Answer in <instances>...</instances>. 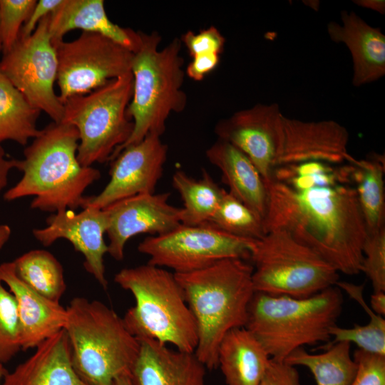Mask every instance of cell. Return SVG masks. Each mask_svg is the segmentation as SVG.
<instances>
[{
  "label": "cell",
  "instance_id": "6da1fadb",
  "mask_svg": "<svg viewBox=\"0 0 385 385\" xmlns=\"http://www.w3.org/2000/svg\"><path fill=\"white\" fill-rule=\"evenodd\" d=\"M264 181L267 192L266 233L284 230L339 273L361 272L362 248L368 232L352 185L297 188L272 177Z\"/></svg>",
  "mask_w": 385,
  "mask_h": 385
},
{
  "label": "cell",
  "instance_id": "7a4b0ae2",
  "mask_svg": "<svg viewBox=\"0 0 385 385\" xmlns=\"http://www.w3.org/2000/svg\"><path fill=\"white\" fill-rule=\"evenodd\" d=\"M78 141L76 128L65 122H52L41 129L24 149V158L18 160L16 169L23 176L4 193V200L33 196L32 209L51 212L81 207L83 192L101 172L79 163Z\"/></svg>",
  "mask_w": 385,
  "mask_h": 385
},
{
  "label": "cell",
  "instance_id": "3957f363",
  "mask_svg": "<svg viewBox=\"0 0 385 385\" xmlns=\"http://www.w3.org/2000/svg\"><path fill=\"white\" fill-rule=\"evenodd\" d=\"M253 270L245 260L227 258L200 270L174 273L195 320L194 353L207 369L218 367L217 351L224 337L246 325L255 292Z\"/></svg>",
  "mask_w": 385,
  "mask_h": 385
},
{
  "label": "cell",
  "instance_id": "277c9868",
  "mask_svg": "<svg viewBox=\"0 0 385 385\" xmlns=\"http://www.w3.org/2000/svg\"><path fill=\"white\" fill-rule=\"evenodd\" d=\"M161 36L157 31H141V42L133 53L131 73L133 95L128 113L133 122L129 139L112 154L113 160L125 147L141 141L150 134L161 137L173 113L183 112L187 94L183 89L185 72L180 55L182 42L174 38L159 48Z\"/></svg>",
  "mask_w": 385,
  "mask_h": 385
},
{
  "label": "cell",
  "instance_id": "5b68a950",
  "mask_svg": "<svg viewBox=\"0 0 385 385\" xmlns=\"http://www.w3.org/2000/svg\"><path fill=\"white\" fill-rule=\"evenodd\" d=\"M342 305L337 285L304 298L255 292L245 327L270 358L284 360L306 345L329 343Z\"/></svg>",
  "mask_w": 385,
  "mask_h": 385
},
{
  "label": "cell",
  "instance_id": "8992f818",
  "mask_svg": "<svg viewBox=\"0 0 385 385\" xmlns=\"http://www.w3.org/2000/svg\"><path fill=\"white\" fill-rule=\"evenodd\" d=\"M64 330L73 366L87 385H114L130 374L140 351V342L123 317L98 300L76 297L66 307Z\"/></svg>",
  "mask_w": 385,
  "mask_h": 385
},
{
  "label": "cell",
  "instance_id": "52a82bcc",
  "mask_svg": "<svg viewBox=\"0 0 385 385\" xmlns=\"http://www.w3.org/2000/svg\"><path fill=\"white\" fill-rule=\"evenodd\" d=\"M114 281L135 299V305L123 317L134 337L195 352V320L174 272L147 263L122 269Z\"/></svg>",
  "mask_w": 385,
  "mask_h": 385
},
{
  "label": "cell",
  "instance_id": "ba28073f",
  "mask_svg": "<svg viewBox=\"0 0 385 385\" xmlns=\"http://www.w3.org/2000/svg\"><path fill=\"white\" fill-rule=\"evenodd\" d=\"M131 71L83 95L63 102L62 122L73 125L78 133L77 158L85 167L110 161L133 130L128 113L133 95Z\"/></svg>",
  "mask_w": 385,
  "mask_h": 385
},
{
  "label": "cell",
  "instance_id": "9c48e42d",
  "mask_svg": "<svg viewBox=\"0 0 385 385\" xmlns=\"http://www.w3.org/2000/svg\"><path fill=\"white\" fill-rule=\"evenodd\" d=\"M250 260L255 292L304 298L339 282V272L331 265L281 229L257 240Z\"/></svg>",
  "mask_w": 385,
  "mask_h": 385
},
{
  "label": "cell",
  "instance_id": "30bf717a",
  "mask_svg": "<svg viewBox=\"0 0 385 385\" xmlns=\"http://www.w3.org/2000/svg\"><path fill=\"white\" fill-rule=\"evenodd\" d=\"M256 241L232 235L209 223L180 224L165 234L146 237L138 250L148 256V264L188 273L224 259L250 260Z\"/></svg>",
  "mask_w": 385,
  "mask_h": 385
},
{
  "label": "cell",
  "instance_id": "8fae6325",
  "mask_svg": "<svg viewBox=\"0 0 385 385\" xmlns=\"http://www.w3.org/2000/svg\"><path fill=\"white\" fill-rule=\"evenodd\" d=\"M53 45L58 58V96L63 103L131 71L134 53L102 34L82 31L73 41Z\"/></svg>",
  "mask_w": 385,
  "mask_h": 385
},
{
  "label": "cell",
  "instance_id": "7c38bea8",
  "mask_svg": "<svg viewBox=\"0 0 385 385\" xmlns=\"http://www.w3.org/2000/svg\"><path fill=\"white\" fill-rule=\"evenodd\" d=\"M48 16L41 19L31 36L20 38L2 53L0 72L33 107L59 123L63 118L64 106L54 91L58 58L48 32Z\"/></svg>",
  "mask_w": 385,
  "mask_h": 385
},
{
  "label": "cell",
  "instance_id": "4fadbf2b",
  "mask_svg": "<svg viewBox=\"0 0 385 385\" xmlns=\"http://www.w3.org/2000/svg\"><path fill=\"white\" fill-rule=\"evenodd\" d=\"M284 118L278 104L257 103L219 120L215 133L244 153L267 180L282 154Z\"/></svg>",
  "mask_w": 385,
  "mask_h": 385
},
{
  "label": "cell",
  "instance_id": "5bb4252c",
  "mask_svg": "<svg viewBox=\"0 0 385 385\" xmlns=\"http://www.w3.org/2000/svg\"><path fill=\"white\" fill-rule=\"evenodd\" d=\"M167 155V145L155 134L124 148L111 161V178L104 189L97 195L84 196L81 207L103 209L126 197L155 193Z\"/></svg>",
  "mask_w": 385,
  "mask_h": 385
},
{
  "label": "cell",
  "instance_id": "9a60e30c",
  "mask_svg": "<svg viewBox=\"0 0 385 385\" xmlns=\"http://www.w3.org/2000/svg\"><path fill=\"white\" fill-rule=\"evenodd\" d=\"M170 195L169 192L139 194L103 208L108 220L106 234L111 257L121 261L126 242L135 235H159L181 224L182 207L170 205Z\"/></svg>",
  "mask_w": 385,
  "mask_h": 385
},
{
  "label": "cell",
  "instance_id": "2e32d148",
  "mask_svg": "<svg viewBox=\"0 0 385 385\" xmlns=\"http://www.w3.org/2000/svg\"><path fill=\"white\" fill-rule=\"evenodd\" d=\"M108 227V216L104 209L93 207L83 208L76 213L71 210H63L46 218V226L34 229V237L43 246L51 245L58 239L69 241L74 249L85 258L83 266L98 284L107 289L104 255L108 253V245L104 235Z\"/></svg>",
  "mask_w": 385,
  "mask_h": 385
},
{
  "label": "cell",
  "instance_id": "e0dca14e",
  "mask_svg": "<svg viewBox=\"0 0 385 385\" xmlns=\"http://www.w3.org/2000/svg\"><path fill=\"white\" fill-rule=\"evenodd\" d=\"M349 141L346 128L334 120L304 121L284 116L277 168L307 161L350 163L354 158L348 151Z\"/></svg>",
  "mask_w": 385,
  "mask_h": 385
},
{
  "label": "cell",
  "instance_id": "ac0fdd59",
  "mask_svg": "<svg viewBox=\"0 0 385 385\" xmlns=\"http://www.w3.org/2000/svg\"><path fill=\"white\" fill-rule=\"evenodd\" d=\"M0 282L7 285L16 302L22 350L35 349L64 329L66 307L46 298L24 282L16 275L13 262L0 264Z\"/></svg>",
  "mask_w": 385,
  "mask_h": 385
},
{
  "label": "cell",
  "instance_id": "d6986e66",
  "mask_svg": "<svg viewBox=\"0 0 385 385\" xmlns=\"http://www.w3.org/2000/svg\"><path fill=\"white\" fill-rule=\"evenodd\" d=\"M138 340L140 351L130 373L133 385H206V367L194 352Z\"/></svg>",
  "mask_w": 385,
  "mask_h": 385
},
{
  "label": "cell",
  "instance_id": "ffe728a7",
  "mask_svg": "<svg viewBox=\"0 0 385 385\" xmlns=\"http://www.w3.org/2000/svg\"><path fill=\"white\" fill-rule=\"evenodd\" d=\"M342 23L330 21L327 33L332 41L348 48L352 59V84L359 87L385 74V36L354 11H341Z\"/></svg>",
  "mask_w": 385,
  "mask_h": 385
},
{
  "label": "cell",
  "instance_id": "44dd1931",
  "mask_svg": "<svg viewBox=\"0 0 385 385\" xmlns=\"http://www.w3.org/2000/svg\"><path fill=\"white\" fill-rule=\"evenodd\" d=\"M1 385H87L76 372L68 336L61 329L35 348V351L12 371Z\"/></svg>",
  "mask_w": 385,
  "mask_h": 385
},
{
  "label": "cell",
  "instance_id": "7402d4cb",
  "mask_svg": "<svg viewBox=\"0 0 385 385\" xmlns=\"http://www.w3.org/2000/svg\"><path fill=\"white\" fill-rule=\"evenodd\" d=\"M76 29L102 34L133 53L141 42V31L122 27L110 20L103 0H62L49 14L48 32L53 44Z\"/></svg>",
  "mask_w": 385,
  "mask_h": 385
},
{
  "label": "cell",
  "instance_id": "603a6c76",
  "mask_svg": "<svg viewBox=\"0 0 385 385\" xmlns=\"http://www.w3.org/2000/svg\"><path fill=\"white\" fill-rule=\"evenodd\" d=\"M205 155L222 173L228 192L264 220L267 188L263 178L248 157L233 145L219 139L207 149Z\"/></svg>",
  "mask_w": 385,
  "mask_h": 385
},
{
  "label": "cell",
  "instance_id": "cb8c5ba5",
  "mask_svg": "<svg viewBox=\"0 0 385 385\" xmlns=\"http://www.w3.org/2000/svg\"><path fill=\"white\" fill-rule=\"evenodd\" d=\"M270 357L245 327L230 331L217 351L218 366L226 385H260Z\"/></svg>",
  "mask_w": 385,
  "mask_h": 385
},
{
  "label": "cell",
  "instance_id": "d4e9b609",
  "mask_svg": "<svg viewBox=\"0 0 385 385\" xmlns=\"http://www.w3.org/2000/svg\"><path fill=\"white\" fill-rule=\"evenodd\" d=\"M351 183L356 195L368 234L384 227V158L378 155L366 160L354 158Z\"/></svg>",
  "mask_w": 385,
  "mask_h": 385
},
{
  "label": "cell",
  "instance_id": "484cf974",
  "mask_svg": "<svg viewBox=\"0 0 385 385\" xmlns=\"http://www.w3.org/2000/svg\"><path fill=\"white\" fill-rule=\"evenodd\" d=\"M292 366H304L312 374L317 385H350L356 371L351 355V344L337 342L319 354H310L304 347L291 353L284 360Z\"/></svg>",
  "mask_w": 385,
  "mask_h": 385
},
{
  "label": "cell",
  "instance_id": "4316f807",
  "mask_svg": "<svg viewBox=\"0 0 385 385\" xmlns=\"http://www.w3.org/2000/svg\"><path fill=\"white\" fill-rule=\"evenodd\" d=\"M40 113L0 72V145L12 140L25 146L37 137L41 132L36 127Z\"/></svg>",
  "mask_w": 385,
  "mask_h": 385
},
{
  "label": "cell",
  "instance_id": "83f0119b",
  "mask_svg": "<svg viewBox=\"0 0 385 385\" xmlns=\"http://www.w3.org/2000/svg\"><path fill=\"white\" fill-rule=\"evenodd\" d=\"M172 183L183 202L181 224L185 225L207 223L225 191L205 169L200 179L191 178L183 170H177L173 175Z\"/></svg>",
  "mask_w": 385,
  "mask_h": 385
},
{
  "label": "cell",
  "instance_id": "f1b7e54d",
  "mask_svg": "<svg viewBox=\"0 0 385 385\" xmlns=\"http://www.w3.org/2000/svg\"><path fill=\"white\" fill-rule=\"evenodd\" d=\"M16 275L46 298L60 302L66 289L62 265L49 252L30 250L13 261Z\"/></svg>",
  "mask_w": 385,
  "mask_h": 385
},
{
  "label": "cell",
  "instance_id": "f546056e",
  "mask_svg": "<svg viewBox=\"0 0 385 385\" xmlns=\"http://www.w3.org/2000/svg\"><path fill=\"white\" fill-rule=\"evenodd\" d=\"M207 223L247 240H259L266 235L263 218L226 190Z\"/></svg>",
  "mask_w": 385,
  "mask_h": 385
},
{
  "label": "cell",
  "instance_id": "4dcf8cb0",
  "mask_svg": "<svg viewBox=\"0 0 385 385\" xmlns=\"http://www.w3.org/2000/svg\"><path fill=\"white\" fill-rule=\"evenodd\" d=\"M329 333L332 340L326 346L342 342L354 343L359 349L385 356V319L381 316L376 315L369 318L366 324H354L351 328L335 325Z\"/></svg>",
  "mask_w": 385,
  "mask_h": 385
},
{
  "label": "cell",
  "instance_id": "1f68e13d",
  "mask_svg": "<svg viewBox=\"0 0 385 385\" xmlns=\"http://www.w3.org/2000/svg\"><path fill=\"white\" fill-rule=\"evenodd\" d=\"M21 349L16 302L11 292L0 282V363L9 361Z\"/></svg>",
  "mask_w": 385,
  "mask_h": 385
},
{
  "label": "cell",
  "instance_id": "d6a6232c",
  "mask_svg": "<svg viewBox=\"0 0 385 385\" xmlns=\"http://www.w3.org/2000/svg\"><path fill=\"white\" fill-rule=\"evenodd\" d=\"M36 2V0H0L2 53L9 51L19 40L21 29Z\"/></svg>",
  "mask_w": 385,
  "mask_h": 385
},
{
  "label": "cell",
  "instance_id": "836d02e7",
  "mask_svg": "<svg viewBox=\"0 0 385 385\" xmlns=\"http://www.w3.org/2000/svg\"><path fill=\"white\" fill-rule=\"evenodd\" d=\"M362 252L361 272L370 279L374 292H385V227L368 234Z\"/></svg>",
  "mask_w": 385,
  "mask_h": 385
},
{
  "label": "cell",
  "instance_id": "e575fe53",
  "mask_svg": "<svg viewBox=\"0 0 385 385\" xmlns=\"http://www.w3.org/2000/svg\"><path fill=\"white\" fill-rule=\"evenodd\" d=\"M353 358L357 368L350 385H385V356L358 349Z\"/></svg>",
  "mask_w": 385,
  "mask_h": 385
},
{
  "label": "cell",
  "instance_id": "d590c367",
  "mask_svg": "<svg viewBox=\"0 0 385 385\" xmlns=\"http://www.w3.org/2000/svg\"><path fill=\"white\" fill-rule=\"evenodd\" d=\"M180 41L192 58L197 55L216 53L220 55L224 49L225 38L220 31L212 26L195 34L188 31L182 35Z\"/></svg>",
  "mask_w": 385,
  "mask_h": 385
},
{
  "label": "cell",
  "instance_id": "8d00e7d4",
  "mask_svg": "<svg viewBox=\"0 0 385 385\" xmlns=\"http://www.w3.org/2000/svg\"><path fill=\"white\" fill-rule=\"evenodd\" d=\"M260 385H300L299 374L294 366L270 358Z\"/></svg>",
  "mask_w": 385,
  "mask_h": 385
},
{
  "label": "cell",
  "instance_id": "74e56055",
  "mask_svg": "<svg viewBox=\"0 0 385 385\" xmlns=\"http://www.w3.org/2000/svg\"><path fill=\"white\" fill-rule=\"evenodd\" d=\"M219 61L220 55L216 53L195 56L192 58V61L188 63L185 73L190 79L195 81H200L217 67Z\"/></svg>",
  "mask_w": 385,
  "mask_h": 385
},
{
  "label": "cell",
  "instance_id": "f35d334b",
  "mask_svg": "<svg viewBox=\"0 0 385 385\" xmlns=\"http://www.w3.org/2000/svg\"><path fill=\"white\" fill-rule=\"evenodd\" d=\"M61 2L62 0L38 1L31 15L21 29L20 38H26L31 36L41 19L51 14Z\"/></svg>",
  "mask_w": 385,
  "mask_h": 385
},
{
  "label": "cell",
  "instance_id": "ab89813d",
  "mask_svg": "<svg viewBox=\"0 0 385 385\" xmlns=\"http://www.w3.org/2000/svg\"><path fill=\"white\" fill-rule=\"evenodd\" d=\"M18 160L8 158L4 149L0 145V192L7 185L9 172L17 168Z\"/></svg>",
  "mask_w": 385,
  "mask_h": 385
},
{
  "label": "cell",
  "instance_id": "60d3db41",
  "mask_svg": "<svg viewBox=\"0 0 385 385\" xmlns=\"http://www.w3.org/2000/svg\"><path fill=\"white\" fill-rule=\"evenodd\" d=\"M370 308L376 314L385 315V292H373L370 299Z\"/></svg>",
  "mask_w": 385,
  "mask_h": 385
},
{
  "label": "cell",
  "instance_id": "b9f144b4",
  "mask_svg": "<svg viewBox=\"0 0 385 385\" xmlns=\"http://www.w3.org/2000/svg\"><path fill=\"white\" fill-rule=\"evenodd\" d=\"M353 2L359 6L384 14L385 1L384 0H355Z\"/></svg>",
  "mask_w": 385,
  "mask_h": 385
},
{
  "label": "cell",
  "instance_id": "7bdbcfd3",
  "mask_svg": "<svg viewBox=\"0 0 385 385\" xmlns=\"http://www.w3.org/2000/svg\"><path fill=\"white\" fill-rule=\"evenodd\" d=\"M11 230L7 225H0V250L9 240Z\"/></svg>",
  "mask_w": 385,
  "mask_h": 385
},
{
  "label": "cell",
  "instance_id": "ee69618b",
  "mask_svg": "<svg viewBox=\"0 0 385 385\" xmlns=\"http://www.w3.org/2000/svg\"><path fill=\"white\" fill-rule=\"evenodd\" d=\"M114 385H133L130 374H125L117 377Z\"/></svg>",
  "mask_w": 385,
  "mask_h": 385
},
{
  "label": "cell",
  "instance_id": "f6af8a7d",
  "mask_svg": "<svg viewBox=\"0 0 385 385\" xmlns=\"http://www.w3.org/2000/svg\"><path fill=\"white\" fill-rule=\"evenodd\" d=\"M6 371H7L4 368V364L0 363V385H1L3 377L5 375Z\"/></svg>",
  "mask_w": 385,
  "mask_h": 385
},
{
  "label": "cell",
  "instance_id": "bcb514c9",
  "mask_svg": "<svg viewBox=\"0 0 385 385\" xmlns=\"http://www.w3.org/2000/svg\"><path fill=\"white\" fill-rule=\"evenodd\" d=\"M0 52H2V43L1 40V35H0Z\"/></svg>",
  "mask_w": 385,
  "mask_h": 385
}]
</instances>
